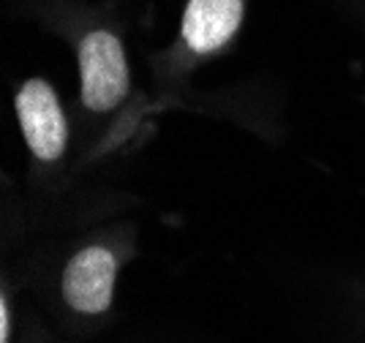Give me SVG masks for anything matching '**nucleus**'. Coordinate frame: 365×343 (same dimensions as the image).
Returning <instances> with one entry per match:
<instances>
[{
	"label": "nucleus",
	"instance_id": "obj_4",
	"mask_svg": "<svg viewBox=\"0 0 365 343\" xmlns=\"http://www.w3.org/2000/svg\"><path fill=\"white\" fill-rule=\"evenodd\" d=\"M243 0H188L182 11V44L194 55H213L237 36Z\"/></svg>",
	"mask_w": 365,
	"mask_h": 343
},
{
	"label": "nucleus",
	"instance_id": "obj_5",
	"mask_svg": "<svg viewBox=\"0 0 365 343\" xmlns=\"http://www.w3.org/2000/svg\"><path fill=\"white\" fill-rule=\"evenodd\" d=\"M0 343H11V302L6 289L0 295Z\"/></svg>",
	"mask_w": 365,
	"mask_h": 343
},
{
	"label": "nucleus",
	"instance_id": "obj_2",
	"mask_svg": "<svg viewBox=\"0 0 365 343\" xmlns=\"http://www.w3.org/2000/svg\"><path fill=\"white\" fill-rule=\"evenodd\" d=\"M19 128L31 155L41 164L61 161L68 145V123L61 98L46 79H28L14 96Z\"/></svg>",
	"mask_w": 365,
	"mask_h": 343
},
{
	"label": "nucleus",
	"instance_id": "obj_1",
	"mask_svg": "<svg viewBox=\"0 0 365 343\" xmlns=\"http://www.w3.org/2000/svg\"><path fill=\"white\" fill-rule=\"evenodd\" d=\"M79 98L88 112H112L131 90V68L125 46L112 30H91L76 44Z\"/></svg>",
	"mask_w": 365,
	"mask_h": 343
},
{
	"label": "nucleus",
	"instance_id": "obj_3",
	"mask_svg": "<svg viewBox=\"0 0 365 343\" xmlns=\"http://www.w3.org/2000/svg\"><path fill=\"white\" fill-rule=\"evenodd\" d=\"M120 262L107 245L79 248L61 275L63 302L79 316H104L115 300Z\"/></svg>",
	"mask_w": 365,
	"mask_h": 343
}]
</instances>
